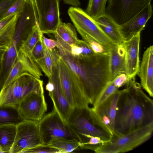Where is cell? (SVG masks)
<instances>
[{"label":"cell","instance_id":"cell-4","mask_svg":"<svg viewBox=\"0 0 153 153\" xmlns=\"http://www.w3.org/2000/svg\"><path fill=\"white\" fill-rule=\"evenodd\" d=\"M153 131V123L134 131L116 137L98 147L96 153H120L132 150L151 137Z\"/></svg>","mask_w":153,"mask_h":153},{"label":"cell","instance_id":"cell-1","mask_svg":"<svg viewBox=\"0 0 153 153\" xmlns=\"http://www.w3.org/2000/svg\"><path fill=\"white\" fill-rule=\"evenodd\" d=\"M56 48L75 83L89 104L93 105L111 80L109 54L94 53L80 58L73 56L59 44Z\"/></svg>","mask_w":153,"mask_h":153},{"label":"cell","instance_id":"cell-16","mask_svg":"<svg viewBox=\"0 0 153 153\" xmlns=\"http://www.w3.org/2000/svg\"><path fill=\"white\" fill-rule=\"evenodd\" d=\"M140 85L151 97H153V46L144 52L137 74Z\"/></svg>","mask_w":153,"mask_h":153},{"label":"cell","instance_id":"cell-12","mask_svg":"<svg viewBox=\"0 0 153 153\" xmlns=\"http://www.w3.org/2000/svg\"><path fill=\"white\" fill-rule=\"evenodd\" d=\"M58 56L56 55L52 68V76L48 80L54 85L53 90L49 92L48 95L53 104V107L59 115L63 122L67 124L73 109L65 97L60 81L57 64Z\"/></svg>","mask_w":153,"mask_h":153},{"label":"cell","instance_id":"cell-22","mask_svg":"<svg viewBox=\"0 0 153 153\" xmlns=\"http://www.w3.org/2000/svg\"><path fill=\"white\" fill-rule=\"evenodd\" d=\"M100 27L110 40L115 44L124 41L120 34L119 26L106 15L95 20Z\"/></svg>","mask_w":153,"mask_h":153},{"label":"cell","instance_id":"cell-10","mask_svg":"<svg viewBox=\"0 0 153 153\" xmlns=\"http://www.w3.org/2000/svg\"><path fill=\"white\" fill-rule=\"evenodd\" d=\"M38 122L26 120L16 126L15 141L10 153H21L25 150L44 144Z\"/></svg>","mask_w":153,"mask_h":153},{"label":"cell","instance_id":"cell-39","mask_svg":"<svg viewBox=\"0 0 153 153\" xmlns=\"http://www.w3.org/2000/svg\"><path fill=\"white\" fill-rule=\"evenodd\" d=\"M65 3L70 5L73 7H78L80 5L79 0H62Z\"/></svg>","mask_w":153,"mask_h":153},{"label":"cell","instance_id":"cell-33","mask_svg":"<svg viewBox=\"0 0 153 153\" xmlns=\"http://www.w3.org/2000/svg\"><path fill=\"white\" fill-rule=\"evenodd\" d=\"M26 1L17 0L9 8L4 17L17 13H20L23 10Z\"/></svg>","mask_w":153,"mask_h":153},{"label":"cell","instance_id":"cell-8","mask_svg":"<svg viewBox=\"0 0 153 153\" xmlns=\"http://www.w3.org/2000/svg\"><path fill=\"white\" fill-rule=\"evenodd\" d=\"M152 0H108L106 15L118 26L126 22L151 3Z\"/></svg>","mask_w":153,"mask_h":153},{"label":"cell","instance_id":"cell-15","mask_svg":"<svg viewBox=\"0 0 153 153\" xmlns=\"http://www.w3.org/2000/svg\"><path fill=\"white\" fill-rule=\"evenodd\" d=\"M152 14V6L150 3L129 21L119 26V31L124 41L141 33Z\"/></svg>","mask_w":153,"mask_h":153},{"label":"cell","instance_id":"cell-34","mask_svg":"<svg viewBox=\"0 0 153 153\" xmlns=\"http://www.w3.org/2000/svg\"><path fill=\"white\" fill-rule=\"evenodd\" d=\"M131 78L128 76L126 72H124L119 74L112 81L115 86L119 88L126 85Z\"/></svg>","mask_w":153,"mask_h":153},{"label":"cell","instance_id":"cell-37","mask_svg":"<svg viewBox=\"0 0 153 153\" xmlns=\"http://www.w3.org/2000/svg\"><path fill=\"white\" fill-rule=\"evenodd\" d=\"M42 39L45 45L50 51H52L57 46L58 43L56 41L46 38L43 34L42 35Z\"/></svg>","mask_w":153,"mask_h":153},{"label":"cell","instance_id":"cell-14","mask_svg":"<svg viewBox=\"0 0 153 153\" xmlns=\"http://www.w3.org/2000/svg\"><path fill=\"white\" fill-rule=\"evenodd\" d=\"M25 74H30L39 79L42 76L41 70L31 56L19 49L16 60L3 88Z\"/></svg>","mask_w":153,"mask_h":153},{"label":"cell","instance_id":"cell-2","mask_svg":"<svg viewBox=\"0 0 153 153\" xmlns=\"http://www.w3.org/2000/svg\"><path fill=\"white\" fill-rule=\"evenodd\" d=\"M123 89L117 103L114 124L115 135L120 137L153 123V101L143 91L135 78Z\"/></svg>","mask_w":153,"mask_h":153},{"label":"cell","instance_id":"cell-28","mask_svg":"<svg viewBox=\"0 0 153 153\" xmlns=\"http://www.w3.org/2000/svg\"><path fill=\"white\" fill-rule=\"evenodd\" d=\"M108 0H89L85 12L94 20H97L106 14Z\"/></svg>","mask_w":153,"mask_h":153},{"label":"cell","instance_id":"cell-40","mask_svg":"<svg viewBox=\"0 0 153 153\" xmlns=\"http://www.w3.org/2000/svg\"><path fill=\"white\" fill-rule=\"evenodd\" d=\"M45 89L49 92H51L53 90L54 85L51 81L48 80V83L46 85Z\"/></svg>","mask_w":153,"mask_h":153},{"label":"cell","instance_id":"cell-41","mask_svg":"<svg viewBox=\"0 0 153 153\" xmlns=\"http://www.w3.org/2000/svg\"><path fill=\"white\" fill-rule=\"evenodd\" d=\"M2 52V51H1L0 50V56L1 55V54H2V53L3 52Z\"/></svg>","mask_w":153,"mask_h":153},{"label":"cell","instance_id":"cell-5","mask_svg":"<svg viewBox=\"0 0 153 153\" xmlns=\"http://www.w3.org/2000/svg\"><path fill=\"white\" fill-rule=\"evenodd\" d=\"M89 108L88 106L73 109L67 123L72 133L80 143L82 142L85 134L98 137L105 141H109L112 136L94 123Z\"/></svg>","mask_w":153,"mask_h":153},{"label":"cell","instance_id":"cell-7","mask_svg":"<svg viewBox=\"0 0 153 153\" xmlns=\"http://www.w3.org/2000/svg\"><path fill=\"white\" fill-rule=\"evenodd\" d=\"M38 123L44 144L48 145L52 139L57 138L78 140L53 107L52 111L45 115Z\"/></svg>","mask_w":153,"mask_h":153},{"label":"cell","instance_id":"cell-3","mask_svg":"<svg viewBox=\"0 0 153 153\" xmlns=\"http://www.w3.org/2000/svg\"><path fill=\"white\" fill-rule=\"evenodd\" d=\"M43 81L31 75H22L0 90V105H18L28 95L44 93Z\"/></svg>","mask_w":153,"mask_h":153},{"label":"cell","instance_id":"cell-38","mask_svg":"<svg viewBox=\"0 0 153 153\" xmlns=\"http://www.w3.org/2000/svg\"><path fill=\"white\" fill-rule=\"evenodd\" d=\"M82 52V49L79 45H75L71 48V53L74 56L80 57Z\"/></svg>","mask_w":153,"mask_h":153},{"label":"cell","instance_id":"cell-29","mask_svg":"<svg viewBox=\"0 0 153 153\" xmlns=\"http://www.w3.org/2000/svg\"><path fill=\"white\" fill-rule=\"evenodd\" d=\"M83 40L89 45L95 53L109 54L110 49L84 33L79 34Z\"/></svg>","mask_w":153,"mask_h":153},{"label":"cell","instance_id":"cell-17","mask_svg":"<svg viewBox=\"0 0 153 153\" xmlns=\"http://www.w3.org/2000/svg\"><path fill=\"white\" fill-rule=\"evenodd\" d=\"M140 33L124 44L126 50V73L130 77L136 76L139 68V51Z\"/></svg>","mask_w":153,"mask_h":153},{"label":"cell","instance_id":"cell-32","mask_svg":"<svg viewBox=\"0 0 153 153\" xmlns=\"http://www.w3.org/2000/svg\"><path fill=\"white\" fill-rule=\"evenodd\" d=\"M31 56L35 61L43 57L44 47L42 36L33 47L31 53Z\"/></svg>","mask_w":153,"mask_h":153},{"label":"cell","instance_id":"cell-24","mask_svg":"<svg viewBox=\"0 0 153 153\" xmlns=\"http://www.w3.org/2000/svg\"><path fill=\"white\" fill-rule=\"evenodd\" d=\"M16 132V126H0V150L3 153H9L13 145Z\"/></svg>","mask_w":153,"mask_h":153},{"label":"cell","instance_id":"cell-36","mask_svg":"<svg viewBox=\"0 0 153 153\" xmlns=\"http://www.w3.org/2000/svg\"><path fill=\"white\" fill-rule=\"evenodd\" d=\"M76 45L80 46L82 49V52L80 58L87 57L95 53L89 45L84 40L79 39Z\"/></svg>","mask_w":153,"mask_h":153},{"label":"cell","instance_id":"cell-30","mask_svg":"<svg viewBox=\"0 0 153 153\" xmlns=\"http://www.w3.org/2000/svg\"><path fill=\"white\" fill-rule=\"evenodd\" d=\"M118 89L115 86L112 81H109L93 105V107H96L102 103Z\"/></svg>","mask_w":153,"mask_h":153},{"label":"cell","instance_id":"cell-9","mask_svg":"<svg viewBox=\"0 0 153 153\" xmlns=\"http://www.w3.org/2000/svg\"><path fill=\"white\" fill-rule=\"evenodd\" d=\"M59 75L64 95L73 109L89 106V104L75 83L70 70L58 52Z\"/></svg>","mask_w":153,"mask_h":153},{"label":"cell","instance_id":"cell-23","mask_svg":"<svg viewBox=\"0 0 153 153\" xmlns=\"http://www.w3.org/2000/svg\"><path fill=\"white\" fill-rule=\"evenodd\" d=\"M25 120L18 105H0V126L9 125L17 126Z\"/></svg>","mask_w":153,"mask_h":153},{"label":"cell","instance_id":"cell-31","mask_svg":"<svg viewBox=\"0 0 153 153\" xmlns=\"http://www.w3.org/2000/svg\"><path fill=\"white\" fill-rule=\"evenodd\" d=\"M23 153H59L56 148L50 145L42 144L22 151Z\"/></svg>","mask_w":153,"mask_h":153},{"label":"cell","instance_id":"cell-26","mask_svg":"<svg viewBox=\"0 0 153 153\" xmlns=\"http://www.w3.org/2000/svg\"><path fill=\"white\" fill-rule=\"evenodd\" d=\"M43 34L39 28L38 24L33 27L26 39L22 41L19 47V49L31 56L33 47Z\"/></svg>","mask_w":153,"mask_h":153},{"label":"cell","instance_id":"cell-21","mask_svg":"<svg viewBox=\"0 0 153 153\" xmlns=\"http://www.w3.org/2000/svg\"><path fill=\"white\" fill-rule=\"evenodd\" d=\"M14 39L11 44L0 57V90L10 73L16 60L18 49Z\"/></svg>","mask_w":153,"mask_h":153},{"label":"cell","instance_id":"cell-20","mask_svg":"<svg viewBox=\"0 0 153 153\" xmlns=\"http://www.w3.org/2000/svg\"><path fill=\"white\" fill-rule=\"evenodd\" d=\"M53 34L60 46L70 52L71 47L76 45L79 40L75 27L70 23L61 21Z\"/></svg>","mask_w":153,"mask_h":153},{"label":"cell","instance_id":"cell-19","mask_svg":"<svg viewBox=\"0 0 153 153\" xmlns=\"http://www.w3.org/2000/svg\"><path fill=\"white\" fill-rule=\"evenodd\" d=\"M19 13L12 15L0 21V50L6 51L11 44L14 36Z\"/></svg>","mask_w":153,"mask_h":153},{"label":"cell","instance_id":"cell-6","mask_svg":"<svg viewBox=\"0 0 153 153\" xmlns=\"http://www.w3.org/2000/svg\"><path fill=\"white\" fill-rule=\"evenodd\" d=\"M68 14L79 34L85 33L110 48L114 44L102 31L96 21L81 8L70 7Z\"/></svg>","mask_w":153,"mask_h":153},{"label":"cell","instance_id":"cell-25","mask_svg":"<svg viewBox=\"0 0 153 153\" xmlns=\"http://www.w3.org/2000/svg\"><path fill=\"white\" fill-rule=\"evenodd\" d=\"M79 143L76 139L57 138L52 139L48 145L58 149L59 153H68L80 149Z\"/></svg>","mask_w":153,"mask_h":153},{"label":"cell","instance_id":"cell-18","mask_svg":"<svg viewBox=\"0 0 153 153\" xmlns=\"http://www.w3.org/2000/svg\"><path fill=\"white\" fill-rule=\"evenodd\" d=\"M109 70L111 80L120 74L126 72V50L124 42L115 44L110 48Z\"/></svg>","mask_w":153,"mask_h":153},{"label":"cell","instance_id":"cell-27","mask_svg":"<svg viewBox=\"0 0 153 153\" xmlns=\"http://www.w3.org/2000/svg\"><path fill=\"white\" fill-rule=\"evenodd\" d=\"M44 56L42 59L35 61L40 69L43 72L48 79L52 76V68L54 61L55 52L53 49L50 51L44 43Z\"/></svg>","mask_w":153,"mask_h":153},{"label":"cell","instance_id":"cell-11","mask_svg":"<svg viewBox=\"0 0 153 153\" xmlns=\"http://www.w3.org/2000/svg\"><path fill=\"white\" fill-rule=\"evenodd\" d=\"M39 28L43 34L53 33L61 21L59 0H34Z\"/></svg>","mask_w":153,"mask_h":153},{"label":"cell","instance_id":"cell-35","mask_svg":"<svg viewBox=\"0 0 153 153\" xmlns=\"http://www.w3.org/2000/svg\"><path fill=\"white\" fill-rule=\"evenodd\" d=\"M17 0H0V21L4 18L9 8Z\"/></svg>","mask_w":153,"mask_h":153},{"label":"cell","instance_id":"cell-13","mask_svg":"<svg viewBox=\"0 0 153 153\" xmlns=\"http://www.w3.org/2000/svg\"><path fill=\"white\" fill-rule=\"evenodd\" d=\"M19 111L25 120L39 121L47 111L44 93H33L22 100L18 105Z\"/></svg>","mask_w":153,"mask_h":153}]
</instances>
